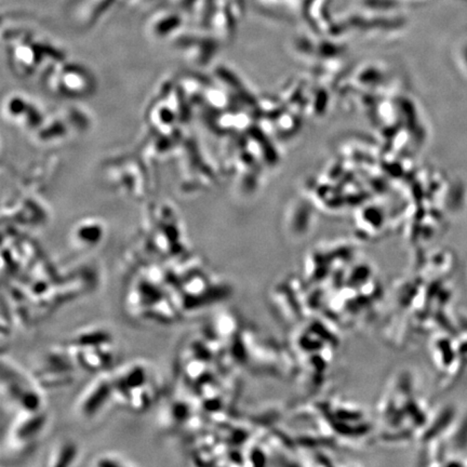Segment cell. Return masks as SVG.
Listing matches in <instances>:
<instances>
[{
	"label": "cell",
	"instance_id": "cell-4",
	"mask_svg": "<svg viewBox=\"0 0 467 467\" xmlns=\"http://www.w3.org/2000/svg\"><path fill=\"white\" fill-rule=\"evenodd\" d=\"M75 455V448L71 443L60 445L56 450H54V454H51L49 464L54 465V466L71 464Z\"/></svg>",
	"mask_w": 467,
	"mask_h": 467
},
{
	"label": "cell",
	"instance_id": "cell-2",
	"mask_svg": "<svg viewBox=\"0 0 467 467\" xmlns=\"http://www.w3.org/2000/svg\"><path fill=\"white\" fill-rule=\"evenodd\" d=\"M24 416H19L11 427L10 441L17 447L27 445L36 439L44 425V413L35 411H24Z\"/></svg>",
	"mask_w": 467,
	"mask_h": 467
},
{
	"label": "cell",
	"instance_id": "cell-3",
	"mask_svg": "<svg viewBox=\"0 0 467 467\" xmlns=\"http://www.w3.org/2000/svg\"><path fill=\"white\" fill-rule=\"evenodd\" d=\"M87 389V388H85ZM113 394L112 379H100L90 385L83 393L81 402L78 404L79 411L85 418H92L107 400V396Z\"/></svg>",
	"mask_w": 467,
	"mask_h": 467
},
{
	"label": "cell",
	"instance_id": "cell-1",
	"mask_svg": "<svg viewBox=\"0 0 467 467\" xmlns=\"http://www.w3.org/2000/svg\"><path fill=\"white\" fill-rule=\"evenodd\" d=\"M115 399L133 411L149 408L157 395L155 377L147 366L130 363L112 377Z\"/></svg>",
	"mask_w": 467,
	"mask_h": 467
},
{
	"label": "cell",
	"instance_id": "cell-5",
	"mask_svg": "<svg viewBox=\"0 0 467 467\" xmlns=\"http://www.w3.org/2000/svg\"><path fill=\"white\" fill-rule=\"evenodd\" d=\"M95 464L100 465V466H103V465L112 466V465H128V463L122 462V460L115 457V455H103L102 457L97 459V463H95Z\"/></svg>",
	"mask_w": 467,
	"mask_h": 467
}]
</instances>
